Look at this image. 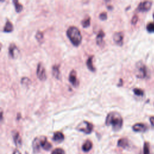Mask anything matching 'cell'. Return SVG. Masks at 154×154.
<instances>
[{
    "mask_svg": "<svg viewBox=\"0 0 154 154\" xmlns=\"http://www.w3.org/2000/svg\"><path fill=\"white\" fill-rule=\"evenodd\" d=\"M123 122L122 116L116 111L109 112L105 119V124L107 126H111L114 131H118L122 128Z\"/></svg>",
    "mask_w": 154,
    "mask_h": 154,
    "instance_id": "cell-1",
    "label": "cell"
},
{
    "mask_svg": "<svg viewBox=\"0 0 154 154\" xmlns=\"http://www.w3.org/2000/svg\"><path fill=\"white\" fill-rule=\"evenodd\" d=\"M66 34L70 41L74 46H78L81 43L82 35L79 29L77 27L75 26H69L67 29Z\"/></svg>",
    "mask_w": 154,
    "mask_h": 154,
    "instance_id": "cell-2",
    "label": "cell"
},
{
    "mask_svg": "<svg viewBox=\"0 0 154 154\" xmlns=\"http://www.w3.org/2000/svg\"><path fill=\"white\" fill-rule=\"evenodd\" d=\"M147 69L142 62H137L135 64V74L138 78H145L147 76Z\"/></svg>",
    "mask_w": 154,
    "mask_h": 154,
    "instance_id": "cell-3",
    "label": "cell"
},
{
    "mask_svg": "<svg viewBox=\"0 0 154 154\" xmlns=\"http://www.w3.org/2000/svg\"><path fill=\"white\" fill-rule=\"evenodd\" d=\"M76 129L81 132H84L86 134H90L93 129V125L89 122L84 120L80 122L76 126Z\"/></svg>",
    "mask_w": 154,
    "mask_h": 154,
    "instance_id": "cell-4",
    "label": "cell"
},
{
    "mask_svg": "<svg viewBox=\"0 0 154 154\" xmlns=\"http://www.w3.org/2000/svg\"><path fill=\"white\" fill-rule=\"evenodd\" d=\"M37 76L40 81H45L46 79V74L44 66L42 63H38L37 67Z\"/></svg>",
    "mask_w": 154,
    "mask_h": 154,
    "instance_id": "cell-5",
    "label": "cell"
},
{
    "mask_svg": "<svg viewBox=\"0 0 154 154\" xmlns=\"http://www.w3.org/2000/svg\"><path fill=\"white\" fill-rule=\"evenodd\" d=\"M8 55L11 58H16L19 55V50L14 43H11L8 46Z\"/></svg>",
    "mask_w": 154,
    "mask_h": 154,
    "instance_id": "cell-6",
    "label": "cell"
},
{
    "mask_svg": "<svg viewBox=\"0 0 154 154\" xmlns=\"http://www.w3.org/2000/svg\"><path fill=\"white\" fill-rule=\"evenodd\" d=\"M152 5V2L151 1H143L138 4L137 10L138 11H142V12L147 11L150 9Z\"/></svg>",
    "mask_w": 154,
    "mask_h": 154,
    "instance_id": "cell-7",
    "label": "cell"
},
{
    "mask_svg": "<svg viewBox=\"0 0 154 154\" xmlns=\"http://www.w3.org/2000/svg\"><path fill=\"white\" fill-rule=\"evenodd\" d=\"M42 136L35 137L32 141V149L33 152L34 153H37L39 152L40 147H42Z\"/></svg>",
    "mask_w": 154,
    "mask_h": 154,
    "instance_id": "cell-8",
    "label": "cell"
},
{
    "mask_svg": "<svg viewBox=\"0 0 154 154\" xmlns=\"http://www.w3.org/2000/svg\"><path fill=\"white\" fill-rule=\"evenodd\" d=\"M69 80L70 84L75 87H76L79 85V81L77 78L76 72L75 70H72L70 71L69 76Z\"/></svg>",
    "mask_w": 154,
    "mask_h": 154,
    "instance_id": "cell-9",
    "label": "cell"
},
{
    "mask_svg": "<svg viewBox=\"0 0 154 154\" xmlns=\"http://www.w3.org/2000/svg\"><path fill=\"white\" fill-rule=\"evenodd\" d=\"M123 33L122 32H116L113 34V40L118 45L122 46L123 43Z\"/></svg>",
    "mask_w": 154,
    "mask_h": 154,
    "instance_id": "cell-10",
    "label": "cell"
},
{
    "mask_svg": "<svg viewBox=\"0 0 154 154\" xmlns=\"http://www.w3.org/2000/svg\"><path fill=\"white\" fill-rule=\"evenodd\" d=\"M132 129L135 132H144L147 130V126L141 123H137L132 126Z\"/></svg>",
    "mask_w": 154,
    "mask_h": 154,
    "instance_id": "cell-11",
    "label": "cell"
},
{
    "mask_svg": "<svg viewBox=\"0 0 154 154\" xmlns=\"http://www.w3.org/2000/svg\"><path fill=\"white\" fill-rule=\"evenodd\" d=\"M117 146L123 149H128L129 147V141L126 138H122L119 140L117 142Z\"/></svg>",
    "mask_w": 154,
    "mask_h": 154,
    "instance_id": "cell-12",
    "label": "cell"
},
{
    "mask_svg": "<svg viewBox=\"0 0 154 154\" xmlns=\"http://www.w3.org/2000/svg\"><path fill=\"white\" fill-rule=\"evenodd\" d=\"M64 135L62 132H61L60 131L54 132L53 138H52V140L54 141H55L57 143H61L64 140Z\"/></svg>",
    "mask_w": 154,
    "mask_h": 154,
    "instance_id": "cell-13",
    "label": "cell"
},
{
    "mask_svg": "<svg viewBox=\"0 0 154 154\" xmlns=\"http://www.w3.org/2000/svg\"><path fill=\"white\" fill-rule=\"evenodd\" d=\"M13 137L14 142L16 146H20L22 144V139L18 132L14 131L13 132Z\"/></svg>",
    "mask_w": 154,
    "mask_h": 154,
    "instance_id": "cell-14",
    "label": "cell"
},
{
    "mask_svg": "<svg viewBox=\"0 0 154 154\" xmlns=\"http://www.w3.org/2000/svg\"><path fill=\"white\" fill-rule=\"evenodd\" d=\"M105 32L103 31V30L100 29L99 32L97 33V36H96V43L98 45H100L101 46L103 43V37L105 36Z\"/></svg>",
    "mask_w": 154,
    "mask_h": 154,
    "instance_id": "cell-15",
    "label": "cell"
},
{
    "mask_svg": "<svg viewBox=\"0 0 154 154\" xmlns=\"http://www.w3.org/2000/svg\"><path fill=\"white\" fill-rule=\"evenodd\" d=\"M42 147L45 150H49L52 148V144L47 141L46 137L45 136L42 137Z\"/></svg>",
    "mask_w": 154,
    "mask_h": 154,
    "instance_id": "cell-16",
    "label": "cell"
},
{
    "mask_svg": "<svg viewBox=\"0 0 154 154\" xmlns=\"http://www.w3.org/2000/svg\"><path fill=\"white\" fill-rule=\"evenodd\" d=\"M92 146H93L92 142L90 140H87L82 144V149L84 152H88L91 149Z\"/></svg>",
    "mask_w": 154,
    "mask_h": 154,
    "instance_id": "cell-17",
    "label": "cell"
},
{
    "mask_svg": "<svg viewBox=\"0 0 154 154\" xmlns=\"http://www.w3.org/2000/svg\"><path fill=\"white\" fill-rule=\"evenodd\" d=\"M52 75L56 78L59 79L61 77V73L59 69V66L58 65H54L52 66Z\"/></svg>",
    "mask_w": 154,
    "mask_h": 154,
    "instance_id": "cell-18",
    "label": "cell"
},
{
    "mask_svg": "<svg viewBox=\"0 0 154 154\" xmlns=\"http://www.w3.org/2000/svg\"><path fill=\"white\" fill-rule=\"evenodd\" d=\"M93 55H91V56H90L87 61H86V65L88 67V69L91 71V72H95L96 71V69L95 67H94L93 64Z\"/></svg>",
    "mask_w": 154,
    "mask_h": 154,
    "instance_id": "cell-19",
    "label": "cell"
},
{
    "mask_svg": "<svg viewBox=\"0 0 154 154\" xmlns=\"http://www.w3.org/2000/svg\"><path fill=\"white\" fill-rule=\"evenodd\" d=\"M3 30L4 32H11L13 30V25L10 20H7Z\"/></svg>",
    "mask_w": 154,
    "mask_h": 154,
    "instance_id": "cell-20",
    "label": "cell"
},
{
    "mask_svg": "<svg viewBox=\"0 0 154 154\" xmlns=\"http://www.w3.org/2000/svg\"><path fill=\"white\" fill-rule=\"evenodd\" d=\"M13 4H14L16 11L17 12V13L20 12V11L22 10V9H23V6H22V5L18 1H17V0H14V1H13Z\"/></svg>",
    "mask_w": 154,
    "mask_h": 154,
    "instance_id": "cell-21",
    "label": "cell"
},
{
    "mask_svg": "<svg viewBox=\"0 0 154 154\" xmlns=\"http://www.w3.org/2000/svg\"><path fill=\"white\" fill-rule=\"evenodd\" d=\"M81 25L84 28H87L90 25V17L87 16L81 21Z\"/></svg>",
    "mask_w": 154,
    "mask_h": 154,
    "instance_id": "cell-22",
    "label": "cell"
},
{
    "mask_svg": "<svg viewBox=\"0 0 154 154\" xmlns=\"http://www.w3.org/2000/svg\"><path fill=\"white\" fill-rule=\"evenodd\" d=\"M143 154H150V144L147 141H145L144 143Z\"/></svg>",
    "mask_w": 154,
    "mask_h": 154,
    "instance_id": "cell-23",
    "label": "cell"
},
{
    "mask_svg": "<svg viewBox=\"0 0 154 154\" xmlns=\"http://www.w3.org/2000/svg\"><path fill=\"white\" fill-rule=\"evenodd\" d=\"M133 91L134 93V94L137 96H142L144 95V91L143 90L140 89V88H134L133 90Z\"/></svg>",
    "mask_w": 154,
    "mask_h": 154,
    "instance_id": "cell-24",
    "label": "cell"
},
{
    "mask_svg": "<svg viewBox=\"0 0 154 154\" xmlns=\"http://www.w3.org/2000/svg\"><path fill=\"white\" fill-rule=\"evenodd\" d=\"M146 29L149 32H154V23H149L146 26Z\"/></svg>",
    "mask_w": 154,
    "mask_h": 154,
    "instance_id": "cell-25",
    "label": "cell"
},
{
    "mask_svg": "<svg viewBox=\"0 0 154 154\" xmlns=\"http://www.w3.org/2000/svg\"><path fill=\"white\" fill-rule=\"evenodd\" d=\"M35 38L38 41L40 42L43 39V34L40 31H37L35 34Z\"/></svg>",
    "mask_w": 154,
    "mask_h": 154,
    "instance_id": "cell-26",
    "label": "cell"
},
{
    "mask_svg": "<svg viewBox=\"0 0 154 154\" xmlns=\"http://www.w3.org/2000/svg\"><path fill=\"white\" fill-rule=\"evenodd\" d=\"M51 154H64V151L61 148H56L53 150Z\"/></svg>",
    "mask_w": 154,
    "mask_h": 154,
    "instance_id": "cell-27",
    "label": "cell"
},
{
    "mask_svg": "<svg viewBox=\"0 0 154 154\" xmlns=\"http://www.w3.org/2000/svg\"><path fill=\"white\" fill-rule=\"evenodd\" d=\"M99 17L100 20H106L107 19V13L105 11H103V12L100 13Z\"/></svg>",
    "mask_w": 154,
    "mask_h": 154,
    "instance_id": "cell-28",
    "label": "cell"
},
{
    "mask_svg": "<svg viewBox=\"0 0 154 154\" xmlns=\"http://www.w3.org/2000/svg\"><path fill=\"white\" fill-rule=\"evenodd\" d=\"M29 82H30L29 79L26 77H23L21 79V83L23 85H28Z\"/></svg>",
    "mask_w": 154,
    "mask_h": 154,
    "instance_id": "cell-29",
    "label": "cell"
},
{
    "mask_svg": "<svg viewBox=\"0 0 154 154\" xmlns=\"http://www.w3.org/2000/svg\"><path fill=\"white\" fill-rule=\"evenodd\" d=\"M138 17L137 15H134L132 18V20H131V23L132 25H135L137 23V22H138Z\"/></svg>",
    "mask_w": 154,
    "mask_h": 154,
    "instance_id": "cell-30",
    "label": "cell"
},
{
    "mask_svg": "<svg viewBox=\"0 0 154 154\" xmlns=\"http://www.w3.org/2000/svg\"><path fill=\"white\" fill-rule=\"evenodd\" d=\"M150 122L152 125V126L154 128V116H152L150 117Z\"/></svg>",
    "mask_w": 154,
    "mask_h": 154,
    "instance_id": "cell-31",
    "label": "cell"
},
{
    "mask_svg": "<svg viewBox=\"0 0 154 154\" xmlns=\"http://www.w3.org/2000/svg\"><path fill=\"white\" fill-rule=\"evenodd\" d=\"M13 154H21V153H20L18 150H15L13 152Z\"/></svg>",
    "mask_w": 154,
    "mask_h": 154,
    "instance_id": "cell-32",
    "label": "cell"
},
{
    "mask_svg": "<svg viewBox=\"0 0 154 154\" xmlns=\"http://www.w3.org/2000/svg\"><path fill=\"white\" fill-rule=\"evenodd\" d=\"M153 18H154V13H153Z\"/></svg>",
    "mask_w": 154,
    "mask_h": 154,
    "instance_id": "cell-33",
    "label": "cell"
}]
</instances>
